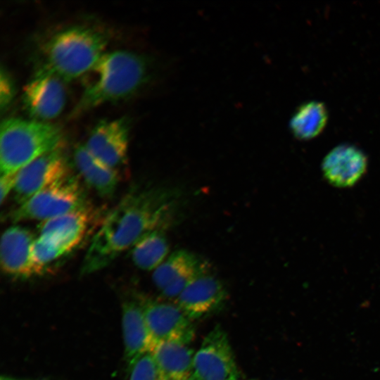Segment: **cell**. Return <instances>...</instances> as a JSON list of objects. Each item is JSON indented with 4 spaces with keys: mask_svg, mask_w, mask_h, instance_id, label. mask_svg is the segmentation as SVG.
<instances>
[{
    "mask_svg": "<svg viewBox=\"0 0 380 380\" xmlns=\"http://www.w3.org/2000/svg\"><path fill=\"white\" fill-rule=\"evenodd\" d=\"M17 172L6 175H1L0 191L1 204L4 203L11 191L14 190L17 179Z\"/></svg>",
    "mask_w": 380,
    "mask_h": 380,
    "instance_id": "cell-24",
    "label": "cell"
},
{
    "mask_svg": "<svg viewBox=\"0 0 380 380\" xmlns=\"http://www.w3.org/2000/svg\"><path fill=\"white\" fill-rule=\"evenodd\" d=\"M327 108L319 101H309L299 106L293 114L289 128L300 140H309L318 136L328 121Z\"/></svg>",
    "mask_w": 380,
    "mask_h": 380,
    "instance_id": "cell-19",
    "label": "cell"
},
{
    "mask_svg": "<svg viewBox=\"0 0 380 380\" xmlns=\"http://www.w3.org/2000/svg\"><path fill=\"white\" fill-rule=\"evenodd\" d=\"M34 237L27 228L12 226L1 235L0 260L2 271L12 277L27 279L40 275L32 256Z\"/></svg>",
    "mask_w": 380,
    "mask_h": 380,
    "instance_id": "cell-12",
    "label": "cell"
},
{
    "mask_svg": "<svg viewBox=\"0 0 380 380\" xmlns=\"http://www.w3.org/2000/svg\"><path fill=\"white\" fill-rule=\"evenodd\" d=\"M193 380H239L228 336L220 326L205 336L194 353Z\"/></svg>",
    "mask_w": 380,
    "mask_h": 380,
    "instance_id": "cell-6",
    "label": "cell"
},
{
    "mask_svg": "<svg viewBox=\"0 0 380 380\" xmlns=\"http://www.w3.org/2000/svg\"><path fill=\"white\" fill-rule=\"evenodd\" d=\"M151 353L169 380H193L195 353L188 345L161 341Z\"/></svg>",
    "mask_w": 380,
    "mask_h": 380,
    "instance_id": "cell-18",
    "label": "cell"
},
{
    "mask_svg": "<svg viewBox=\"0 0 380 380\" xmlns=\"http://www.w3.org/2000/svg\"><path fill=\"white\" fill-rule=\"evenodd\" d=\"M367 158L359 148L343 144L333 148L324 158L322 170L332 186L346 188L355 185L364 175Z\"/></svg>",
    "mask_w": 380,
    "mask_h": 380,
    "instance_id": "cell-15",
    "label": "cell"
},
{
    "mask_svg": "<svg viewBox=\"0 0 380 380\" xmlns=\"http://www.w3.org/2000/svg\"><path fill=\"white\" fill-rule=\"evenodd\" d=\"M164 230L144 234L131 248V258L142 270H155L167 258L169 245Z\"/></svg>",
    "mask_w": 380,
    "mask_h": 380,
    "instance_id": "cell-20",
    "label": "cell"
},
{
    "mask_svg": "<svg viewBox=\"0 0 380 380\" xmlns=\"http://www.w3.org/2000/svg\"><path fill=\"white\" fill-rule=\"evenodd\" d=\"M70 253L65 247L39 235L36 237L32 248L34 262L40 274L49 265Z\"/></svg>",
    "mask_w": 380,
    "mask_h": 380,
    "instance_id": "cell-21",
    "label": "cell"
},
{
    "mask_svg": "<svg viewBox=\"0 0 380 380\" xmlns=\"http://www.w3.org/2000/svg\"><path fill=\"white\" fill-rule=\"evenodd\" d=\"M249 380H258V379H249Z\"/></svg>",
    "mask_w": 380,
    "mask_h": 380,
    "instance_id": "cell-26",
    "label": "cell"
},
{
    "mask_svg": "<svg viewBox=\"0 0 380 380\" xmlns=\"http://www.w3.org/2000/svg\"><path fill=\"white\" fill-rule=\"evenodd\" d=\"M74 161L88 186L102 197L113 196L119 182L117 170L96 158L84 144L76 146L74 151Z\"/></svg>",
    "mask_w": 380,
    "mask_h": 380,
    "instance_id": "cell-17",
    "label": "cell"
},
{
    "mask_svg": "<svg viewBox=\"0 0 380 380\" xmlns=\"http://www.w3.org/2000/svg\"><path fill=\"white\" fill-rule=\"evenodd\" d=\"M227 294L223 284L206 272L194 279L175 300L182 311L191 320H194L220 309L225 302Z\"/></svg>",
    "mask_w": 380,
    "mask_h": 380,
    "instance_id": "cell-13",
    "label": "cell"
},
{
    "mask_svg": "<svg viewBox=\"0 0 380 380\" xmlns=\"http://www.w3.org/2000/svg\"><path fill=\"white\" fill-rule=\"evenodd\" d=\"M125 358L129 363L139 355L151 352L156 345L138 300H126L122 308Z\"/></svg>",
    "mask_w": 380,
    "mask_h": 380,
    "instance_id": "cell-16",
    "label": "cell"
},
{
    "mask_svg": "<svg viewBox=\"0 0 380 380\" xmlns=\"http://www.w3.org/2000/svg\"><path fill=\"white\" fill-rule=\"evenodd\" d=\"M62 144L63 134L56 125L33 119H4L0 126L1 175L16 172Z\"/></svg>",
    "mask_w": 380,
    "mask_h": 380,
    "instance_id": "cell-4",
    "label": "cell"
},
{
    "mask_svg": "<svg viewBox=\"0 0 380 380\" xmlns=\"http://www.w3.org/2000/svg\"><path fill=\"white\" fill-rule=\"evenodd\" d=\"M68 174V163L62 146L46 153L17 172L14 199L18 205H22Z\"/></svg>",
    "mask_w": 380,
    "mask_h": 380,
    "instance_id": "cell-9",
    "label": "cell"
},
{
    "mask_svg": "<svg viewBox=\"0 0 380 380\" xmlns=\"http://www.w3.org/2000/svg\"><path fill=\"white\" fill-rule=\"evenodd\" d=\"M88 204L78 179L70 173L36 194L11 214L13 222L46 221Z\"/></svg>",
    "mask_w": 380,
    "mask_h": 380,
    "instance_id": "cell-5",
    "label": "cell"
},
{
    "mask_svg": "<svg viewBox=\"0 0 380 380\" xmlns=\"http://www.w3.org/2000/svg\"><path fill=\"white\" fill-rule=\"evenodd\" d=\"M0 380H36V379H18L8 376H2Z\"/></svg>",
    "mask_w": 380,
    "mask_h": 380,
    "instance_id": "cell-25",
    "label": "cell"
},
{
    "mask_svg": "<svg viewBox=\"0 0 380 380\" xmlns=\"http://www.w3.org/2000/svg\"><path fill=\"white\" fill-rule=\"evenodd\" d=\"M129 134L127 118L103 120L92 129L84 145L96 158L117 170L127 160Z\"/></svg>",
    "mask_w": 380,
    "mask_h": 380,
    "instance_id": "cell-11",
    "label": "cell"
},
{
    "mask_svg": "<svg viewBox=\"0 0 380 380\" xmlns=\"http://www.w3.org/2000/svg\"><path fill=\"white\" fill-rule=\"evenodd\" d=\"M180 195L165 186L134 188L108 213L93 236L81 267L89 274L107 267L146 234L175 220Z\"/></svg>",
    "mask_w": 380,
    "mask_h": 380,
    "instance_id": "cell-1",
    "label": "cell"
},
{
    "mask_svg": "<svg viewBox=\"0 0 380 380\" xmlns=\"http://www.w3.org/2000/svg\"><path fill=\"white\" fill-rule=\"evenodd\" d=\"M15 95V85L9 72L4 67L0 71V107L3 111L11 103Z\"/></svg>",
    "mask_w": 380,
    "mask_h": 380,
    "instance_id": "cell-23",
    "label": "cell"
},
{
    "mask_svg": "<svg viewBox=\"0 0 380 380\" xmlns=\"http://www.w3.org/2000/svg\"><path fill=\"white\" fill-rule=\"evenodd\" d=\"M100 30L84 25L62 29L44 45V66L68 82L87 73L96 63L108 44Z\"/></svg>",
    "mask_w": 380,
    "mask_h": 380,
    "instance_id": "cell-3",
    "label": "cell"
},
{
    "mask_svg": "<svg viewBox=\"0 0 380 380\" xmlns=\"http://www.w3.org/2000/svg\"><path fill=\"white\" fill-rule=\"evenodd\" d=\"M127 365L128 380H169L151 352L139 355Z\"/></svg>",
    "mask_w": 380,
    "mask_h": 380,
    "instance_id": "cell-22",
    "label": "cell"
},
{
    "mask_svg": "<svg viewBox=\"0 0 380 380\" xmlns=\"http://www.w3.org/2000/svg\"><path fill=\"white\" fill-rule=\"evenodd\" d=\"M59 76L44 65L25 85L24 107L33 120L46 122L57 117L65 103V89Z\"/></svg>",
    "mask_w": 380,
    "mask_h": 380,
    "instance_id": "cell-7",
    "label": "cell"
},
{
    "mask_svg": "<svg viewBox=\"0 0 380 380\" xmlns=\"http://www.w3.org/2000/svg\"><path fill=\"white\" fill-rule=\"evenodd\" d=\"M208 264L191 252L180 249L170 254L152 275L163 296L177 298L200 275L208 272Z\"/></svg>",
    "mask_w": 380,
    "mask_h": 380,
    "instance_id": "cell-10",
    "label": "cell"
},
{
    "mask_svg": "<svg viewBox=\"0 0 380 380\" xmlns=\"http://www.w3.org/2000/svg\"><path fill=\"white\" fill-rule=\"evenodd\" d=\"M138 302L156 344L170 341L188 345L193 341L195 328L192 320L176 303L141 296Z\"/></svg>",
    "mask_w": 380,
    "mask_h": 380,
    "instance_id": "cell-8",
    "label": "cell"
},
{
    "mask_svg": "<svg viewBox=\"0 0 380 380\" xmlns=\"http://www.w3.org/2000/svg\"><path fill=\"white\" fill-rule=\"evenodd\" d=\"M87 73L91 80L72 110V116L134 93L148 80L149 64L137 53L115 50L105 52Z\"/></svg>",
    "mask_w": 380,
    "mask_h": 380,
    "instance_id": "cell-2",
    "label": "cell"
},
{
    "mask_svg": "<svg viewBox=\"0 0 380 380\" xmlns=\"http://www.w3.org/2000/svg\"><path fill=\"white\" fill-rule=\"evenodd\" d=\"M96 215V210L88 203L69 213L41 222L39 235L59 243L72 252L84 239Z\"/></svg>",
    "mask_w": 380,
    "mask_h": 380,
    "instance_id": "cell-14",
    "label": "cell"
}]
</instances>
